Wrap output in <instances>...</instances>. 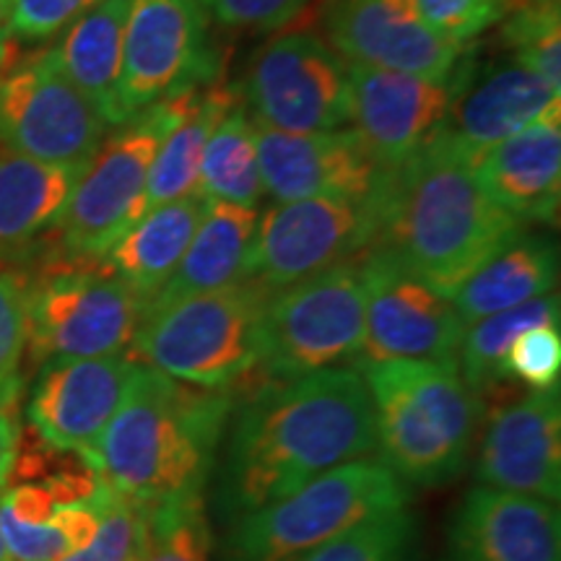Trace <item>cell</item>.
I'll use <instances>...</instances> for the list:
<instances>
[{
    "mask_svg": "<svg viewBox=\"0 0 561 561\" xmlns=\"http://www.w3.org/2000/svg\"><path fill=\"white\" fill-rule=\"evenodd\" d=\"M227 426L216 486L227 523L377 450L375 409L356 367L265 385Z\"/></svg>",
    "mask_w": 561,
    "mask_h": 561,
    "instance_id": "obj_1",
    "label": "cell"
},
{
    "mask_svg": "<svg viewBox=\"0 0 561 561\" xmlns=\"http://www.w3.org/2000/svg\"><path fill=\"white\" fill-rule=\"evenodd\" d=\"M371 201V248L388 252L445 297L525 227L483 193L473 159L445 136L385 170Z\"/></svg>",
    "mask_w": 561,
    "mask_h": 561,
    "instance_id": "obj_2",
    "label": "cell"
},
{
    "mask_svg": "<svg viewBox=\"0 0 561 561\" xmlns=\"http://www.w3.org/2000/svg\"><path fill=\"white\" fill-rule=\"evenodd\" d=\"M234 401L136 362L123 403L83 455L102 483L144 510L195 500L216 468Z\"/></svg>",
    "mask_w": 561,
    "mask_h": 561,
    "instance_id": "obj_3",
    "label": "cell"
},
{
    "mask_svg": "<svg viewBox=\"0 0 561 561\" xmlns=\"http://www.w3.org/2000/svg\"><path fill=\"white\" fill-rule=\"evenodd\" d=\"M382 466L405 486H442L468 462L483 396L462 380L458 359L359 362Z\"/></svg>",
    "mask_w": 561,
    "mask_h": 561,
    "instance_id": "obj_4",
    "label": "cell"
},
{
    "mask_svg": "<svg viewBox=\"0 0 561 561\" xmlns=\"http://www.w3.org/2000/svg\"><path fill=\"white\" fill-rule=\"evenodd\" d=\"M273 289L257 278L151 307L138 322L133 359L198 388L224 390L261 364Z\"/></svg>",
    "mask_w": 561,
    "mask_h": 561,
    "instance_id": "obj_5",
    "label": "cell"
},
{
    "mask_svg": "<svg viewBox=\"0 0 561 561\" xmlns=\"http://www.w3.org/2000/svg\"><path fill=\"white\" fill-rule=\"evenodd\" d=\"M409 486L375 460H351L231 520L221 561H294L371 517L409 507Z\"/></svg>",
    "mask_w": 561,
    "mask_h": 561,
    "instance_id": "obj_6",
    "label": "cell"
},
{
    "mask_svg": "<svg viewBox=\"0 0 561 561\" xmlns=\"http://www.w3.org/2000/svg\"><path fill=\"white\" fill-rule=\"evenodd\" d=\"M146 301L102 261L50 265L26 278V348L32 359H94L125 354Z\"/></svg>",
    "mask_w": 561,
    "mask_h": 561,
    "instance_id": "obj_7",
    "label": "cell"
},
{
    "mask_svg": "<svg viewBox=\"0 0 561 561\" xmlns=\"http://www.w3.org/2000/svg\"><path fill=\"white\" fill-rule=\"evenodd\" d=\"M178 96L151 104L104 138L55 224L62 257L102 261L146 214V180L161 138L178 121Z\"/></svg>",
    "mask_w": 561,
    "mask_h": 561,
    "instance_id": "obj_8",
    "label": "cell"
},
{
    "mask_svg": "<svg viewBox=\"0 0 561 561\" xmlns=\"http://www.w3.org/2000/svg\"><path fill=\"white\" fill-rule=\"evenodd\" d=\"M364 314L367 289L359 257L276 289L265 307L257 367L273 382L339 367L359 356Z\"/></svg>",
    "mask_w": 561,
    "mask_h": 561,
    "instance_id": "obj_9",
    "label": "cell"
},
{
    "mask_svg": "<svg viewBox=\"0 0 561 561\" xmlns=\"http://www.w3.org/2000/svg\"><path fill=\"white\" fill-rule=\"evenodd\" d=\"M219 73L201 0H133L112 128Z\"/></svg>",
    "mask_w": 561,
    "mask_h": 561,
    "instance_id": "obj_10",
    "label": "cell"
},
{
    "mask_svg": "<svg viewBox=\"0 0 561 561\" xmlns=\"http://www.w3.org/2000/svg\"><path fill=\"white\" fill-rule=\"evenodd\" d=\"M112 125L62 73L53 53L0 79V151L62 170H87Z\"/></svg>",
    "mask_w": 561,
    "mask_h": 561,
    "instance_id": "obj_11",
    "label": "cell"
},
{
    "mask_svg": "<svg viewBox=\"0 0 561 561\" xmlns=\"http://www.w3.org/2000/svg\"><path fill=\"white\" fill-rule=\"evenodd\" d=\"M377 210L371 198L284 201L257 214L248 278L284 289L314 273L359 257L375 244Z\"/></svg>",
    "mask_w": 561,
    "mask_h": 561,
    "instance_id": "obj_12",
    "label": "cell"
},
{
    "mask_svg": "<svg viewBox=\"0 0 561 561\" xmlns=\"http://www.w3.org/2000/svg\"><path fill=\"white\" fill-rule=\"evenodd\" d=\"M244 102L271 128L289 133L339 130L351 123L348 68L325 39L291 32L255 53L242 87Z\"/></svg>",
    "mask_w": 561,
    "mask_h": 561,
    "instance_id": "obj_13",
    "label": "cell"
},
{
    "mask_svg": "<svg viewBox=\"0 0 561 561\" xmlns=\"http://www.w3.org/2000/svg\"><path fill=\"white\" fill-rule=\"evenodd\" d=\"M359 265L367 289L359 362L458 356L466 322L450 297L377 248L362 252Z\"/></svg>",
    "mask_w": 561,
    "mask_h": 561,
    "instance_id": "obj_14",
    "label": "cell"
},
{
    "mask_svg": "<svg viewBox=\"0 0 561 561\" xmlns=\"http://www.w3.org/2000/svg\"><path fill=\"white\" fill-rule=\"evenodd\" d=\"M328 45L351 66L401 70L432 81H450L462 45L426 24L416 0H328Z\"/></svg>",
    "mask_w": 561,
    "mask_h": 561,
    "instance_id": "obj_15",
    "label": "cell"
},
{
    "mask_svg": "<svg viewBox=\"0 0 561 561\" xmlns=\"http://www.w3.org/2000/svg\"><path fill=\"white\" fill-rule=\"evenodd\" d=\"M553 117H561V91H553L541 73L507 53L481 68L458 66L453 104L439 136L473 159Z\"/></svg>",
    "mask_w": 561,
    "mask_h": 561,
    "instance_id": "obj_16",
    "label": "cell"
},
{
    "mask_svg": "<svg viewBox=\"0 0 561 561\" xmlns=\"http://www.w3.org/2000/svg\"><path fill=\"white\" fill-rule=\"evenodd\" d=\"M252 125L263 193L278 203L320 195L371 198L380 185L385 167L354 128L289 133L261 121Z\"/></svg>",
    "mask_w": 561,
    "mask_h": 561,
    "instance_id": "obj_17",
    "label": "cell"
},
{
    "mask_svg": "<svg viewBox=\"0 0 561 561\" xmlns=\"http://www.w3.org/2000/svg\"><path fill=\"white\" fill-rule=\"evenodd\" d=\"M453 94L455 76L432 81L348 62L351 123L385 170L416 157L439 136Z\"/></svg>",
    "mask_w": 561,
    "mask_h": 561,
    "instance_id": "obj_18",
    "label": "cell"
},
{
    "mask_svg": "<svg viewBox=\"0 0 561 561\" xmlns=\"http://www.w3.org/2000/svg\"><path fill=\"white\" fill-rule=\"evenodd\" d=\"M133 369L136 359L125 354L45 362L26 405L32 430L58 450L89 455L123 403Z\"/></svg>",
    "mask_w": 561,
    "mask_h": 561,
    "instance_id": "obj_19",
    "label": "cell"
},
{
    "mask_svg": "<svg viewBox=\"0 0 561 561\" xmlns=\"http://www.w3.org/2000/svg\"><path fill=\"white\" fill-rule=\"evenodd\" d=\"M479 486L559 504L561 398L559 390H528L491 413L481 437Z\"/></svg>",
    "mask_w": 561,
    "mask_h": 561,
    "instance_id": "obj_20",
    "label": "cell"
},
{
    "mask_svg": "<svg viewBox=\"0 0 561 561\" xmlns=\"http://www.w3.org/2000/svg\"><path fill=\"white\" fill-rule=\"evenodd\" d=\"M445 561H561L559 507L476 486L455 512Z\"/></svg>",
    "mask_w": 561,
    "mask_h": 561,
    "instance_id": "obj_21",
    "label": "cell"
},
{
    "mask_svg": "<svg viewBox=\"0 0 561 561\" xmlns=\"http://www.w3.org/2000/svg\"><path fill=\"white\" fill-rule=\"evenodd\" d=\"M473 172L483 193L517 221H553L561 201V117L481 151Z\"/></svg>",
    "mask_w": 561,
    "mask_h": 561,
    "instance_id": "obj_22",
    "label": "cell"
},
{
    "mask_svg": "<svg viewBox=\"0 0 561 561\" xmlns=\"http://www.w3.org/2000/svg\"><path fill=\"white\" fill-rule=\"evenodd\" d=\"M257 208L234 203L206 201L203 219L172 278L149 301L151 307L167 305L191 294H206L248 280L250 250L255 240ZM144 310V312H146Z\"/></svg>",
    "mask_w": 561,
    "mask_h": 561,
    "instance_id": "obj_23",
    "label": "cell"
},
{
    "mask_svg": "<svg viewBox=\"0 0 561 561\" xmlns=\"http://www.w3.org/2000/svg\"><path fill=\"white\" fill-rule=\"evenodd\" d=\"M559 278L557 244L520 231L486 257L453 294V305L466 325L494 312L512 310L553 291Z\"/></svg>",
    "mask_w": 561,
    "mask_h": 561,
    "instance_id": "obj_24",
    "label": "cell"
},
{
    "mask_svg": "<svg viewBox=\"0 0 561 561\" xmlns=\"http://www.w3.org/2000/svg\"><path fill=\"white\" fill-rule=\"evenodd\" d=\"M203 210L206 198L198 193L146 210L102 257V263L149 307L180 265L203 219Z\"/></svg>",
    "mask_w": 561,
    "mask_h": 561,
    "instance_id": "obj_25",
    "label": "cell"
},
{
    "mask_svg": "<svg viewBox=\"0 0 561 561\" xmlns=\"http://www.w3.org/2000/svg\"><path fill=\"white\" fill-rule=\"evenodd\" d=\"M81 174L0 151V261L24 257L55 229Z\"/></svg>",
    "mask_w": 561,
    "mask_h": 561,
    "instance_id": "obj_26",
    "label": "cell"
},
{
    "mask_svg": "<svg viewBox=\"0 0 561 561\" xmlns=\"http://www.w3.org/2000/svg\"><path fill=\"white\" fill-rule=\"evenodd\" d=\"M234 104V91L219 81L182 91L178 96V121L153 153L146 180V210L198 193L206 140Z\"/></svg>",
    "mask_w": 561,
    "mask_h": 561,
    "instance_id": "obj_27",
    "label": "cell"
},
{
    "mask_svg": "<svg viewBox=\"0 0 561 561\" xmlns=\"http://www.w3.org/2000/svg\"><path fill=\"white\" fill-rule=\"evenodd\" d=\"M130 9L133 0H100L68 26L50 50L68 81L102 112L110 125Z\"/></svg>",
    "mask_w": 561,
    "mask_h": 561,
    "instance_id": "obj_28",
    "label": "cell"
},
{
    "mask_svg": "<svg viewBox=\"0 0 561 561\" xmlns=\"http://www.w3.org/2000/svg\"><path fill=\"white\" fill-rule=\"evenodd\" d=\"M198 195L206 201L257 206L263 195L255 125L240 102L210 130L201 159Z\"/></svg>",
    "mask_w": 561,
    "mask_h": 561,
    "instance_id": "obj_29",
    "label": "cell"
},
{
    "mask_svg": "<svg viewBox=\"0 0 561 561\" xmlns=\"http://www.w3.org/2000/svg\"><path fill=\"white\" fill-rule=\"evenodd\" d=\"M561 305L559 294L549 291L543 297L525 301L512 310L494 312L489 318H481L466 325L462 341L458 346L460 362L458 369L471 388L483 396V392L496 388V385L507 380L504 377V359L512 341L517 335L530 331L538 325H559Z\"/></svg>",
    "mask_w": 561,
    "mask_h": 561,
    "instance_id": "obj_30",
    "label": "cell"
},
{
    "mask_svg": "<svg viewBox=\"0 0 561 561\" xmlns=\"http://www.w3.org/2000/svg\"><path fill=\"white\" fill-rule=\"evenodd\" d=\"M500 42L561 91L559 0H502Z\"/></svg>",
    "mask_w": 561,
    "mask_h": 561,
    "instance_id": "obj_31",
    "label": "cell"
},
{
    "mask_svg": "<svg viewBox=\"0 0 561 561\" xmlns=\"http://www.w3.org/2000/svg\"><path fill=\"white\" fill-rule=\"evenodd\" d=\"M294 561H416V520L409 510L388 512Z\"/></svg>",
    "mask_w": 561,
    "mask_h": 561,
    "instance_id": "obj_32",
    "label": "cell"
},
{
    "mask_svg": "<svg viewBox=\"0 0 561 561\" xmlns=\"http://www.w3.org/2000/svg\"><path fill=\"white\" fill-rule=\"evenodd\" d=\"M214 533L203 496L146 510L144 561H210Z\"/></svg>",
    "mask_w": 561,
    "mask_h": 561,
    "instance_id": "obj_33",
    "label": "cell"
},
{
    "mask_svg": "<svg viewBox=\"0 0 561 561\" xmlns=\"http://www.w3.org/2000/svg\"><path fill=\"white\" fill-rule=\"evenodd\" d=\"M96 500L102 510L100 530L89 546L66 553L60 561H136L146 549V510L107 486H102Z\"/></svg>",
    "mask_w": 561,
    "mask_h": 561,
    "instance_id": "obj_34",
    "label": "cell"
},
{
    "mask_svg": "<svg viewBox=\"0 0 561 561\" xmlns=\"http://www.w3.org/2000/svg\"><path fill=\"white\" fill-rule=\"evenodd\" d=\"M26 351V278L0 271V405L19 392V364Z\"/></svg>",
    "mask_w": 561,
    "mask_h": 561,
    "instance_id": "obj_35",
    "label": "cell"
},
{
    "mask_svg": "<svg viewBox=\"0 0 561 561\" xmlns=\"http://www.w3.org/2000/svg\"><path fill=\"white\" fill-rule=\"evenodd\" d=\"M504 377L523 382L528 390H559L561 333L559 325H538L512 341L504 359Z\"/></svg>",
    "mask_w": 561,
    "mask_h": 561,
    "instance_id": "obj_36",
    "label": "cell"
},
{
    "mask_svg": "<svg viewBox=\"0 0 561 561\" xmlns=\"http://www.w3.org/2000/svg\"><path fill=\"white\" fill-rule=\"evenodd\" d=\"M416 5L426 24L455 45L476 39L502 16V0H416Z\"/></svg>",
    "mask_w": 561,
    "mask_h": 561,
    "instance_id": "obj_37",
    "label": "cell"
},
{
    "mask_svg": "<svg viewBox=\"0 0 561 561\" xmlns=\"http://www.w3.org/2000/svg\"><path fill=\"white\" fill-rule=\"evenodd\" d=\"M96 3L100 0H11V37L24 42L50 39Z\"/></svg>",
    "mask_w": 561,
    "mask_h": 561,
    "instance_id": "obj_38",
    "label": "cell"
},
{
    "mask_svg": "<svg viewBox=\"0 0 561 561\" xmlns=\"http://www.w3.org/2000/svg\"><path fill=\"white\" fill-rule=\"evenodd\" d=\"M0 536L11 561H60L70 553L68 538L58 523H21L0 504Z\"/></svg>",
    "mask_w": 561,
    "mask_h": 561,
    "instance_id": "obj_39",
    "label": "cell"
},
{
    "mask_svg": "<svg viewBox=\"0 0 561 561\" xmlns=\"http://www.w3.org/2000/svg\"><path fill=\"white\" fill-rule=\"evenodd\" d=\"M310 0H201L214 21L229 30H278L297 19Z\"/></svg>",
    "mask_w": 561,
    "mask_h": 561,
    "instance_id": "obj_40",
    "label": "cell"
},
{
    "mask_svg": "<svg viewBox=\"0 0 561 561\" xmlns=\"http://www.w3.org/2000/svg\"><path fill=\"white\" fill-rule=\"evenodd\" d=\"M16 442H19V426L13 421L11 411L0 405V496L5 494L11 481L13 458H16Z\"/></svg>",
    "mask_w": 561,
    "mask_h": 561,
    "instance_id": "obj_41",
    "label": "cell"
},
{
    "mask_svg": "<svg viewBox=\"0 0 561 561\" xmlns=\"http://www.w3.org/2000/svg\"><path fill=\"white\" fill-rule=\"evenodd\" d=\"M11 0H0V66L11 53Z\"/></svg>",
    "mask_w": 561,
    "mask_h": 561,
    "instance_id": "obj_42",
    "label": "cell"
},
{
    "mask_svg": "<svg viewBox=\"0 0 561 561\" xmlns=\"http://www.w3.org/2000/svg\"><path fill=\"white\" fill-rule=\"evenodd\" d=\"M0 561H11L9 551H5V543H3V536H0Z\"/></svg>",
    "mask_w": 561,
    "mask_h": 561,
    "instance_id": "obj_43",
    "label": "cell"
},
{
    "mask_svg": "<svg viewBox=\"0 0 561 561\" xmlns=\"http://www.w3.org/2000/svg\"><path fill=\"white\" fill-rule=\"evenodd\" d=\"M136 561H144V553H140V557H138V559H136Z\"/></svg>",
    "mask_w": 561,
    "mask_h": 561,
    "instance_id": "obj_44",
    "label": "cell"
}]
</instances>
